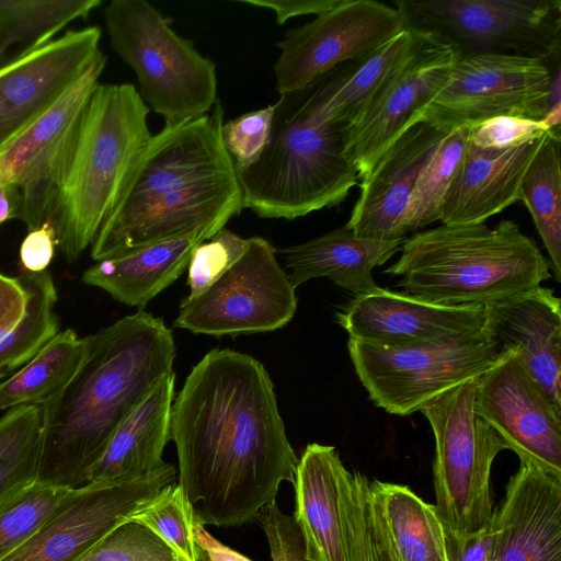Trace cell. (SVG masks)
<instances>
[{"instance_id": "17", "label": "cell", "mask_w": 561, "mask_h": 561, "mask_svg": "<svg viewBox=\"0 0 561 561\" xmlns=\"http://www.w3.org/2000/svg\"><path fill=\"white\" fill-rule=\"evenodd\" d=\"M457 49L427 34L423 46L387 81L360 121L344 129L345 156L362 180L419 117L459 60Z\"/></svg>"}, {"instance_id": "44", "label": "cell", "mask_w": 561, "mask_h": 561, "mask_svg": "<svg viewBox=\"0 0 561 561\" xmlns=\"http://www.w3.org/2000/svg\"><path fill=\"white\" fill-rule=\"evenodd\" d=\"M255 519L266 535L273 561H309L295 516L284 514L275 500L264 505Z\"/></svg>"}, {"instance_id": "3", "label": "cell", "mask_w": 561, "mask_h": 561, "mask_svg": "<svg viewBox=\"0 0 561 561\" xmlns=\"http://www.w3.org/2000/svg\"><path fill=\"white\" fill-rule=\"evenodd\" d=\"M398 261L383 272L421 300L488 305L540 286L550 263L513 220L424 230L404 240Z\"/></svg>"}, {"instance_id": "4", "label": "cell", "mask_w": 561, "mask_h": 561, "mask_svg": "<svg viewBox=\"0 0 561 561\" xmlns=\"http://www.w3.org/2000/svg\"><path fill=\"white\" fill-rule=\"evenodd\" d=\"M150 108L130 83H99L84 108L51 221L68 262L93 243L116 208L152 134Z\"/></svg>"}, {"instance_id": "20", "label": "cell", "mask_w": 561, "mask_h": 561, "mask_svg": "<svg viewBox=\"0 0 561 561\" xmlns=\"http://www.w3.org/2000/svg\"><path fill=\"white\" fill-rule=\"evenodd\" d=\"M485 306H443L376 287L356 295L336 313L355 339L381 347H401L454 339L483 327Z\"/></svg>"}, {"instance_id": "33", "label": "cell", "mask_w": 561, "mask_h": 561, "mask_svg": "<svg viewBox=\"0 0 561 561\" xmlns=\"http://www.w3.org/2000/svg\"><path fill=\"white\" fill-rule=\"evenodd\" d=\"M26 289L27 301L22 319L0 329V382L24 366L58 333L55 314L57 291L49 272H24L18 276Z\"/></svg>"}, {"instance_id": "38", "label": "cell", "mask_w": 561, "mask_h": 561, "mask_svg": "<svg viewBox=\"0 0 561 561\" xmlns=\"http://www.w3.org/2000/svg\"><path fill=\"white\" fill-rule=\"evenodd\" d=\"M70 490L34 481L3 504L0 507V560L31 539Z\"/></svg>"}, {"instance_id": "8", "label": "cell", "mask_w": 561, "mask_h": 561, "mask_svg": "<svg viewBox=\"0 0 561 561\" xmlns=\"http://www.w3.org/2000/svg\"><path fill=\"white\" fill-rule=\"evenodd\" d=\"M347 348L370 400L401 416L476 379L515 352L501 350L483 327L454 339L401 347H381L350 337Z\"/></svg>"}, {"instance_id": "36", "label": "cell", "mask_w": 561, "mask_h": 561, "mask_svg": "<svg viewBox=\"0 0 561 561\" xmlns=\"http://www.w3.org/2000/svg\"><path fill=\"white\" fill-rule=\"evenodd\" d=\"M471 126L446 134L423 167L405 217V232L415 231L439 220L445 194L469 145Z\"/></svg>"}, {"instance_id": "35", "label": "cell", "mask_w": 561, "mask_h": 561, "mask_svg": "<svg viewBox=\"0 0 561 561\" xmlns=\"http://www.w3.org/2000/svg\"><path fill=\"white\" fill-rule=\"evenodd\" d=\"M41 437L38 405L12 408L0 419V507L35 481Z\"/></svg>"}, {"instance_id": "29", "label": "cell", "mask_w": 561, "mask_h": 561, "mask_svg": "<svg viewBox=\"0 0 561 561\" xmlns=\"http://www.w3.org/2000/svg\"><path fill=\"white\" fill-rule=\"evenodd\" d=\"M218 231L211 228L98 261L82 280L129 307H145L187 268L194 249Z\"/></svg>"}, {"instance_id": "24", "label": "cell", "mask_w": 561, "mask_h": 561, "mask_svg": "<svg viewBox=\"0 0 561 561\" xmlns=\"http://www.w3.org/2000/svg\"><path fill=\"white\" fill-rule=\"evenodd\" d=\"M483 328L501 350L515 351L561 408V307L554 291L537 286L485 305Z\"/></svg>"}, {"instance_id": "23", "label": "cell", "mask_w": 561, "mask_h": 561, "mask_svg": "<svg viewBox=\"0 0 561 561\" xmlns=\"http://www.w3.org/2000/svg\"><path fill=\"white\" fill-rule=\"evenodd\" d=\"M426 39V33L407 26L369 54L343 68L337 67L306 88L285 94L311 121L351 128L360 121L392 75Z\"/></svg>"}, {"instance_id": "12", "label": "cell", "mask_w": 561, "mask_h": 561, "mask_svg": "<svg viewBox=\"0 0 561 561\" xmlns=\"http://www.w3.org/2000/svg\"><path fill=\"white\" fill-rule=\"evenodd\" d=\"M262 237L248 239L241 257L206 291L185 297L174 328L215 336L270 332L297 309L296 288Z\"/></svg>"}, {"instance_id": "51", "label": "cell", "mask_w": 561, "mask_h": 561, "mask_svg": "<svg viewBox=\"0 0 561 561\" xmlns=\"http://www.w3.org/2000/svg\"><path fill=\"white\" fill-rule=\"evenodd\" d=\"M195 561H211L209 559L207 552L197 542H196V558H195Z\"/></svg>"}, {"instance_id": "22", "label": "cell", "mask_w": 561, "mask_h": 561, "mask_svg": "<svg viewBox=\"0 0 561 561\" xmlns=\"http://www.w3.org/2000/svg\"><path fill=\"white\" fill-rule=\"evenodd\" d=\"M492 525L493 561H561V476L520 463Z\"/></svg>"}, {"instance_id": "18", "label": "cell", "mask_w": 561, "mask_h": 561, "mask_svg": "<svg viewBox=\"0 0 561 561\" xmlns=\"http://www.w3.org/2000/svg\"><path fill=\"white\" fill-rule=\"evenodd\" d=\"M224 112L217 102L209 113L164 124L152 135L134 164L114 211L208 176L234 172L221 138Z\"/></svg>"}, {"instance_id": "48", "label": "cell", "mask_w": 561, "mask_h": 561, "mask_svg": "<svg viewBox=\"0 0 561 561\" xmlns=\"http://www.w3.org/2000/svg\"><path fill=\"white\" fill-rule=\"evenodd\" d=\"M193 531L195 541L207 552L211 561H252L236 550L222 545L205 529L204 525L196 520Z\"/></svg>"}, {"instance_id": "26", "label": "cell", "mask_w": 561, "mask_h": 561, "mask_svg": "<svg viewBox=\"0 0 561 561\" xmlns=\"http://www.w3.org/2000/svg\"><path fill=\"white\" fill-rule=\"evenodd\" d=\"M347 469L333 446L311 443L298 459L296 511L309 561H348L342 505Z\"/></svg>"}, {"instance_id": "50", "label": "cell", "mask_w": 561, "mask_h": 561, "mask_svg": "<svg viewBox=\"0 0 561 561\" xmlns=\"http://www.w3.org/2000/svg\"><path fill=\"white\" fill-rule=\"evenodd\" d=\"M19 196L12 187H0V226L7 220L16 217Z\"/></svg>"}, {"instance_id": "41", "label": "cell", "mask_w": 561, "mask_h": 561, "mask_svg": "<svg viewBox=\"0 0 561 561\" xmlns=\"http://www.w3.org/2000/svg\"><path fill=\"white\" fill-rule=\"evenodd\" d=\"M248 239L222 228L198 244L188 263L187 298H195L218 280L244 253Z\"/></svg>"}, {"instance_id": "21", "label": "cell", "mask_w": 561, "mask_h": 561, "mask_svg": "<svg viewBox=\"0 0 561 561\" xmlns=\"http://www.w3.org/2000/svg\"><path fill=\"white\" fill-rule=\"evenodd\" d=\"M445 135L424 121L411 124L362 179L345 226L364 238H405V217L417 178Z\"/></svg>"}, {"instance_id": "19", "label": "cell", "mask_w": 561, "mask_h": 561, "mask_svg": "<svg viewBox=\"0 0 561 561\" xmlns=\"http://www.w3.org/2000/svg\"><path fill=\"white\" fill-rule=\"evenodd\" d=\"M101 30L62 35L0 65V142L53 103L102 55Z\"/></svg>"}, {"instance_id": "30", "label": "cell", "mask_w": 561, "mask_h": 561, "mask_svg": "<svg viewBox=\"0 0 561 561\" xmlns=\"http://www.w3.org/2000/svg\"><path fill=\"white\" fill-rule=\"evenodd\" d=\"M369 486L398 561H449L434 504L407 485L374 480Z\"/></svg>"}, {"instance_id": "37", "label": "cell", "mask_w": 561, "mask_h": 561, "mask_svg": "<svg viewBox=\"0 0 561 561\" xmlns=\"http://www.w3.org/2000/svg\"><path fill=\"white\" fill-rule=\"evenodd\" d=\"M348 561H398L368 479L346 471L342 483Z\"/></svg>"}, {"instance_id": "25", "label": "cell", "mask_w": 561, "mask_h": 561, "mask_svg": "<svg viewBox=\"0 0 561 561\" xmlns=\"http://www.w3.org/2000/svg\"><path fill=\"white\" fill-rule=\"evenodd\" d=\"M546 135L508 149H482L469 140L439 209L443 225L484 224L519 201L520 183Z\"/></svg>"}, {"instance_id": "13", "label": "cell", "mask_w": 561, "mask_h": 561, "mask_svg": "<svg viewBox=\"0 0 561 561\" xmlns=\"http://www.w3.org/2000/svg\"><path fill=\"white\" fill-rule=\"evenodd\" d=\"M400 11L375 0H341L333 9L286 32L274 64L280 94L306 88L358 59L405 28Z\"/></svg>"}, {"instance_id": "10", "label": "cell", "mask_w": 561, "mask_h": 561, "mask_svg": "<svg viewBox=\"0 0 561 561\" xmlns=\"http://www.w3.org/2000/svg\"><path fill=\"white\" fill-rule=\"evenodd\" d=\"M105 64L102 54L53 103L0 142V187L16 191V217L28 230L51 221L84 108Z\"/></svg>"}, {"instance_id": "32", "label": "cell", "mask_w": 561, "mask_h": 561, "mask_svg": "<svg viewBox=\"0 0 561 561\" xmlns=\"http://www.w3.org/2000/svg\"><path fill=\"white\" fill-rule=\"evenodd\" d=\"M560 140V129L546 135L519 187V201L533 217L558 282L561 280Z\"/></svg>"}, {"instance_id": "15", "label": "cell", "mask_w": 561, "mask_h": 561, "mask_svg": "<svg viewBox=\"0 0 561 561\" xmlns=\"http://www.w3.org/2000/svg\"><path fill=\"white\" fill-rule=\"evenodd\" d=\"M167 463L125 481H92L71 489L42 528L0 561H78L117 525L165 486L175 483Z\"/></svg>"}, {"instance_id": "49", "label": "cell", "mask_w": 561, "mask_h": 561, "mask_svg": "<svg viewBox=\"0 0 561 561\" xmlns=\"http://www.w3.org/2000/svg\"><path fill=\"white\" fill-rule=\"evenodd\" d=\"M494 542L495 529L491 522L489 529L470 541L456 561H493Z\"/></svg>"}, {"instance_id": "45", "label": "cell", "mask_w": 561, "mask_h": 561, "mask_svg": "<svg viewBox=\"0 0 561 561\" xmlns=\"http://www.w3.org/2000/svg\"><path fill=\"white\" fill-rule=\"evenodd\" d=\"M57 245L56 229L47 220L39 227L28 230L20 247V261L24 272L46 271L55 255Z\"/></svg>"}, {"instance_id": "14", "label": "cell", "mask_w": 561, "mask_h": 561, "mask_svg": "<svg viewBox=\"0 0 561 561\" xmlns=\"http://www.w3.org/2000/svg\"><path fill=\"white\" fill-rule=\"evenodd\" d=\"M243 209L236 171L208 176L113 211L91 244V256L98 262L205 228L219 231Z\"/></svg>"}, {"instance_id": "47", "label": "cell", "mask_w": 561, "mask_h": 561, "mask_svg": "<svg viewBox=\"0 0 561 561\" xmlns=\"http://www.w3.org/2000/svg\"><path fill=\"white\" fill-rule=\"evenodd\" d=\"M27 294L19 277L0 273V329L19 322L26 308Z\"/></svg>"}, {"instance_id": "42", "label": "cell", "mask_w": 561, "mask_h": 561, "mask_svg": "<svg viewBox=\"0 0 561 561\" xmlns=\"http://www.w3.org/2000/svg\"><path fill=\"white\" fill-rule=\"evenodd\" d=\"M273 116L274 104H270L222 124V142L236 169L260 158L270 139Z\"/></svg>"}, {"instance_id": "27", "label": "cell", "mask_w": 561, "mask_h": 561, "mask_svg": "<svg viewBox=\"0 0 561 561\" xmlns=\"http://www.w3.org/2000/svg\"><path fill=\"white\" fill-rule=\"evenodd\" d=\"M407 238L378 240L355 234L346 226L307 242L279 250L290 270L293 286L327 277L356 295L378 287L373 270L385 264Z\"/></svg>"}, {"instance_id": "1", "label": "cell", "mask_w": 561, "mask_h": 561, "mask_svg": "<svg viewBox=\"0 0 561 561\" xmlns=\"http://www.w3.org/2000/svg\"><path fill=\"white\" fill-rule=\"evenodd\" d=\"M170 425L178 484L204 526L252 522L283 481L295 482L298 458L274 383L251 355L209 351L173 399Z\"/></svg>"}, {"instance_id": "43", "label": "cell", "mask_w": 561, "mask_h": 561, "mask_svg": "<svg viewBox=\"0 0 561 561\" xmlns=\"http://www.w3.org/2000/svg\"><path fill=\"white\" fill-rule=\"evenodd\" d=\"M550 130L542 121L499 116L474 126L470 142L482 149H508L539 139Z\"/></svg>"}, {"instance_id": "28", "label": "cell", "mask_w": 561, "mask_h": 561, "mask_svg": "<svg viewBox=\"0 0 561 561\" xmlns=\"http://www.w3.org/2000/svg\"><path fill=\"white\" fill-rule=\"evenodd\" d=\"M175 374L162 377L118 426L93 467L89 482L125 481L163 468L162 454L171 439Z\"/></svg>"}, {"instance_id": "11", "label": "cell", "mask_w": 561, "mask_h": 561, "mask_svg": "<svg viewBox=\"0 0 561 561\" xmlns=\"http://www.w3.org/2000/svg\"><path fill=\"white\" fill-rule=\"evenodd\" d=\"M554 71L535 58L506 54L460 57L448 79L421 113L448 134L499 116L542 121L550 106Z\"/></svg>"}, {"instance_id": "9", "label": "cell", "mask_w": 561, "mask_h": 561, "mask_svg": "<svg viewBox=\"0 0 561 561\" xmlns=\"http://www.w3.org/2000/svg\"><path fill=\"white\" fill-rule=\"evenodd\" d=\"M405 25L454 46L460 57L506 54L559 60L560 0H397Z\"/></svg>"}, {"instance_id": "6", "label": "cell", "mask_w": 561, "mask_h": 561, "mask_svg": "<svg viewBox=\"0 0 561 561\" xmlns=\"http://www.w3.org/2000/svg\"><path fill=\"white\" fill-rule=\"evenodd\" d=\"M419 411L434 434V505L449 561H456L491 525L492 465L507 447L474 411V379L438 394Z\"/></svg>"}, {"instance_id": "46", "label": "cell", "mask_w": 561, "mask_h": 561, "mask_svg": "<svg viewBox=\"0 0 561 561\" xmlns=\"http://www.w3.org/2000/svg\"><path fill=\"white\" fill-rule=\"evenodd\" d=\"M239 3L268 9L279 25L299 15H318L336 7L341 0H236Z\"/></svg>"}, {"instance_id": "5", "label": "cell", "mask_w": 561, "mask_h": 561, "mask_svg": "<svg viewBox=\"0 0 561 561\" xmlns=\"http://www.w3.org/2000/svg\"><path fill=\"white\" fill-rule=\"evenodd\" d=\"M344 129L311 121L282 94L264 151L254 163L234 168L244 208L261 218L294 220L341 204L359 180L344 152Z\"/></svg>"}, {"instance_id": "2", "label": "cell", "mask_w": 561, "mask_h": 561, "mask_svg": "<svg viewBox=\"0 0 561 561\" xmlns=\"http://www.w3.org/2000/svg\"><path fill=\"white\" fill-rule=\"evenodd\" d=\"M83 340L76 373L39 407V483L69 489L88 483L118 426L173 371L172 331L142 309Z\"/></svg>"}, {"instance_id": "40", "label": "cell", "mask_w": 561, "mask_h": 561, "mask_svg": "<svg viewBox=\"0 0 561 561\" xmlns=\"http://www.w3.org/2000/svg\"><path fill=\"white\" fill-rule=\"evenodd\" d=\"M78 561H183L178 552L150 528L126 519Z\"/></svg>"}, {"instance_id": "7", "label": "cell", "mask_w": 561, "mask_h": 561, "mask_svg": "<svg viewBox=\"0 0 561 561\" xmlns=\"http://www.w3.org/2000/svg\"><path fill=\"white\" fill-rule=\"evenodd\" d=\"M111 48L135 72L149 108L179 124L217 103L215 62L180 36L146 0H113L104 9Z\"/></svg>"}, {"instance_id": "16", "label": "cell", "mask_w": 561, "mask_h": 561, "mask_svg": "<svg viewBox=\"0 0 561 561\" xmlns=\"http://www.w3.org/2000/svg\"><path fill=\"white\" fill-rule=\"evenodd\" d=\"M474 411L520 463L561 476V408L515 352L474 379Z\"/></svg>"}, {"instance_id": "39", "label": "cell", "mask_w": 561, "mask_h": 561, "mask_svg": "<svg viewBox=\"0 0 561 561\" xmlns=\"http://www.w3.org/2000/svg\"><path fill=\"white\" fill-rule=\"evenodd\" d=\"M165 540L183 561H195L194 513L178 483L162 489L130 517Z\"/></svg>"}, {"instance_id": "34", "label": "cell", "mask_w": 561, "mask_h": 561, "mask_svg": "<svg viewBox=\"0 0 561 561\" xmlns=\"http://www.w3.org/2000/svg\"><path fill=\"white\" fill-rule=\"evenodd\" d=\"M101 0H0V65L14 46L22 50L55 38L67 24L88 19Z\"/></svg>"}, {"instance_id": "31", "label": "cell", "mask_w": 561, "mask_h": 561, "mask_svg": "<svg viewBox=\"0 0 561 561\" xmlns=\"http://www.w3.org/2000/svg\"><path fill=\"white\" fill-rule=\"evenodd\" d=\"M84 340L72 329L58 332L15 374L0 382V410L47 402L72 377Z\"/></svg>"}]
</instances>
